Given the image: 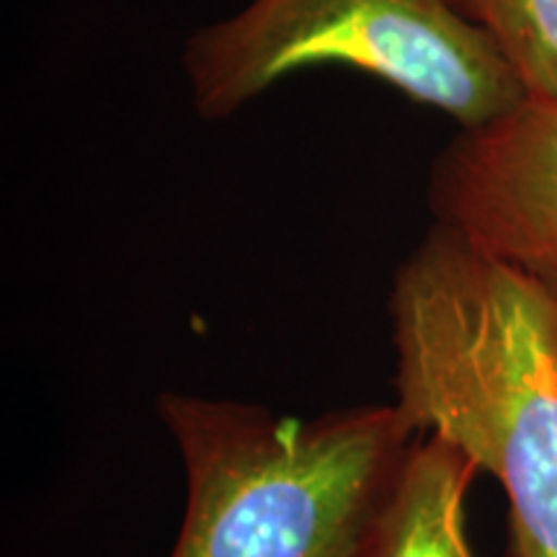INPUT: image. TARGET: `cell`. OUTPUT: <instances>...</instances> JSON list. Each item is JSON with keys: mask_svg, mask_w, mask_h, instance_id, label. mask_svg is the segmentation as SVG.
<instances>
[{"mask_svg": "<svg viewBox=\"0 0 557 557\" xmlns=\"http://www.w3.org/2000/svg\"><path fill=\"white\" fill-rule=\"evenodd\" d=\"M387 310L395 406L498 480L506 557H557V292L434 222Z\"/></svg>", "mask_w": 557, "mask_h": 557, "instance_id": "obj_1", "label": "cell"}, {"mask_svg": "<svg viewBox=\"0 0 557 557\" xmlns=\"http://www.w3.org/2000/svg\"><path fill=\"white\" fill-rule=\"evenodd\" d=\"M186 472L169 557H359L421 436L395 403L310 418L158 395Z\"/></svg>", "mask_w": 557, "mask_h": 557, "instance_id": "obj_2", "label": "cell"}, {"mask_svg": "<svg viewBox=\"0 0 557 557\" xmlns=\"http://www.w3.org/2000/svg\"><path fill=\"white\" fill-rule=\"evenodd\" d=\"M312 65H348L475 129L527 99L504 54L449 0H250L184 50L191 103L225 120Z\"/></svg>", "mask_w": 557, "mask_h": 557, "instance_id": "obj_3", "label": "cell"}, {"mask_svg": "<svg viewBox=\"0 0 557 557\" xmlns=\"http://www.w3.org/2000/svg\"><path fill=\"white\" fill-rule=\"evenodd\" d=\"M434 220L557 292V101L459 129L429 178Z\"/></svg>", "mask_w": 557, "mask_h": 557, "instance_id": "obj_4", "label": "cell"}, {"mask_svg": "<svg viewBox=\"0 0 557 557\" xmlns=\"http://www.w3.org/2000/svg\"><path fill=\"white\" fill-rule=\"evenodd\" d=\"M480 468L455 444L421 436L408 468L359 557H475L468 496Z\"/></svg>", "mask_w": 557, "mask_h": 557, "instance_id": "obj_5", "label": "cell"}, {"mask_svg": "<svg viewBox=\"0 0 557 557\" xmlns=\"http://www.w3.org/2000/svg\"><path fill=\"white\" fill-rule=\"evenodd\" d=\"M504 54L529 99L557 101V0H449Z\"/></svg>", "mask_w": 557, "mask_h": 557, "instance_id": "obj_6", "label": "cell"}]
</instances>
